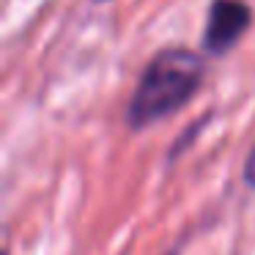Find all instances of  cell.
I'll use <instances>...</instances> for the list:
<instances>
[{
  "mask_svg": "<svg viewBox=\"0 0 255 255\" xmlns=\"http://www.w3.org/2000/svg\"><path fill=\"white\" fill-rule=\"evenodd\" d=\"M253 22V11L242 0H211L203 30V52L225 55Z\"/></svg>",
  "mask_w": 255,
  "mask_h": 255,
  "instance_id": "cell-2",
  "label": "cell"
},
{
  "mask_svg": "<svg viewBox=\"0 0 255 255\" xmlns=\"http://www.w3.org/2000/svg\"><path fill=\"white\" fill-rule=\"evenodd\" d=\"M203 58L187 47H167L156 52L132 91L127 105V127L140 132L184 110L203 85Z\"/></svg>",
  "mask_w": 255,
  "mask_h": 255,
  "instance_id": "cell-1",
  "label": "cell"
},
{
  "mask_svg": "<svg viewBox=\"0 0 255 255\" xmlns=\"http://www.w3.org/2000/svg\"><path fill=\"white\" fill-rule=\"evenodd\" d=\"M244 181H247V187L255 189V145L247 156V165H244Z\"/></svg>",
  "mask_w": 255,
  "mask_h": 255,
  "instance_id": "cell-3",
  "label": "cell"
},
{
  "mask_svg": "<svg viewBox=\"0 0 255 255\" xmlns=\"http://www.w3.org/2000/svg\"><path fill=\"white\" fill-rule=\"evenodd\" d=\"M167 255H176V253H167Z\"/></svg>",
  "mask_w": 255,
  "mask_h": 255,
  "instance_id": "cell-4",
  "label": "cell"
}]
</instances>
